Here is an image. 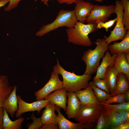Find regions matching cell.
I'll list each match as a JSON object with an SVG mask.
<instances>
[{"label": "cell", "mask_w": 129, "mask_h": 129, "mask_svg": "<svg viewBox=\"0 0 129 129\" xmlns=\"http://www.w3.org/2000/svg\"><path fill=\"white\" fill-rule=\"evenodd\" d=\"M118 72L125 74L129 80V63L127 60L125 53L117 54L112 66Z\"/></svg>", "instance_id": "obj_18"}, {"label": "cell", "mask_w": 129, "mask_h": 129, "mask_svg": "<svg viewBox=\"0 0 129 129\" xmlns=\"http://www.w3.org/2000/svg\"><path fill=\"white\" fill-rule=\"evenodd\" d=\"M115 5L97 4L94 5L91 12L86 18V22L87 24L95 23L99 19L104 22L108 21L111 15L115 13Z\"/></svg>", "instance_id": "obj_8"}, {"label": "cell", "mask_w": 129, "mask_h": 129, "mask_svg": "<svg viewBox=\"0 0 129 129\" xmlns=\"http://www.w3.org/2000/svg\"><path fill=\"white\" fill-rule=\"evenodd\" d=\"M95 43L96 44L93 49L89 48L85 51L81 59L86 64V67L84 74L92 75L95 73L100 64L101 59L108 50V45L104 38H97Z\"/></svg>", "instance_id": "obj_1"}, {"label": "cell", "mask_w": 129, "mask_h": 129, "mask_svg": "<svg viewBox=\"0 0 129 129\" xmlns=\"http://www.w3.org/2000/svg\"><path fill=\"white\" fill-rule=\"evenodd\" d=\"M117 111L121 119L124 123L129 122V111L121 110Z\"/></svg>", "instance_id": "obj_34"}, {"label": "cell", "mask_w": 129, "mask_h": 129, "mask_svg": "<svg viewBox=\"0 0 129 129\" xmlns=\"http://www.w3.org/2000/svg\"><path fill=\"white\" fill-rule=\"evenodd\" d=\"M111 129H129V122L123 123L115 127L110 128Z\"/></svg>", "instance_id": "obj_36"}, {"label": "cell", "mask_w": 129, "mask_h": 129, "mask_svg": "<svg viewBox=\"0 0 129 129\" xmlns=\"http://www.w3.org/2000/svg\"><path fill=\"white\" fill-rule=\"evenodd\" d=\"M98 29L96 23L85 24L78 21L73 28L66 29L68 41L75 45L91 46L92 43L88 35Z\"/></svg>", "instance_id": "obj_2"}, {"label": "cell", "mask_w": 129, "mask_h": 129, "mask_svg": "<svg viewBox=\"0 0 129 129\" xmlns=\"http://www.w3.org/2000/svg\"><path fill=\"white\" fill-rule=\"evenodd\" d=\"M84 89L75 92L81 105L95 106L101 104L97 99L93 90L90 86L89 85Z\"/></svg>", "instance_id": "obj_11"}, {"label": "cell", "mask_w": 129, "mask_h": 129, "mask_svg": "<svg viewBox=\"0 0 129 129\" xmlns=\"http://www.w3.org/2000/svg\"><path fill=\"white\" fill-rule=\"evenodd\" d=\"M40 129H58L59 127L57 124L49 123L43 124Z\"/></svg>", "instance_id": "obj_35"}, {"label": "cell", "mask_w": 129, "mask_h": 129, "mask_svg": "<svg viewBox=\"0 0 129 129\" xmlns=\"http://www.w3.org/2000/svg\"><path fill=\"white\" fill-rule=\"evenodd\" d=\"M125 102H129V90H128L124 93Z\"/></svg>", "instance_id": "obj_40"}, {"label": "cell", "mask_w": 129, "mask_h": 129, "mask_svg": "<svg viewBox=\"0 0 129 129\" xmlns=\"http://www.w3.org/2000/svg\"><path fill=\"white\" fill-rule=\"evenodd\" d=\"M125 58L128 61L129 63V52L125 53Z\"/></svg>", "instance_id": "obj_42"}, {"label": "cell", "mask_w": 129, "mask_h": 129, "mask_svg": "<svg viewBox=\"0 0 129 129\" xmlns=\"http://www.w3.org/2000/svg\"><path fill=\"white\" fill-rule=\"evenodd\" d=\"M107 110L110 126V129L111 127L116 126L124 123L121 119L117 111Z\"/></svg>", "instance_id": "obj_26"}, {"label": "cell", "mask_w": 129, "mask_h": 129, "mask_svg": "<svg viewBox=\"0 0 129 129\" xmlns=\"http://www.w3.org/2000/svg\"><path fill=\"white\" fill-rule=\"evenodd\" d=\"M30 119L32 121L31 123L27 124V127L28 129H40L43 124L42 123L41 118H37L35 117L33 113L31 114Z\"/></svg>", "instance_id": "obj_30"}, {"label": "cell", "mask_w": 129, "mask_h": 129, "mask_svg": "<svg viewBox=\"0 0 129 129\" xmlns=\"http://www.w3.org/2000/svg\"></svg>", "instance_id": "obj_45"}, {"label": "cell", "mask_w": 129, "mask_h": 129, "mask_svg": "<svg viewBox=\"0 0 129 129\" xmlns=\"http://www.w3.org/2000/svg\"><path fill=\"white\" fill-rule=\"evenodd\" d=\"M67 105L66 113L69 118H73L80 108L81 102L75 92H67Z\"/></svg>", "instance_id": "obj_15"}, {"label": "cell", "mask_w": 129, "mask_h": 129, "mask_svg": "<svg viewBox=\"0 0 129 129\" xmlns=\"http://www.w3.org/2000/svg\"><path fill=\"white\" fill-rule=\"evenodd\" d=\"M117 54L111 55L108 50L105 53L101 64L97 68L96 74L93 80L98 78L104 79L105 74L108 68L112 67Z\"/></svg>", "instance_id": "obj_14"}, {"label": "cell", "mask_w": 129, "mask_h": 129, "mask_svg": "<svg viewBox=\"0 0 129 129\" xmlns=\"http://www.w3.org/2000/svg\"><path fill=\"white\" fill-rule=\"evenodd\" d=\"M124 7L123 22L126 30L129 29V1L128 0H121Z\"/></svg>", "instance_id": "obj_27"}, {"label": "cell", "mask_w": 129, "mask_h": 129, "mask_svg": "<svg viewBox=\"0 0 129 129\" xmlns=\"http://www.w3.org/2000/svg\"><path fill=\"white\" fill-rule=\"evenodd\" d=\"M89 84L93 90L97 99L101 103L113 96L111 94L108 93L105 91L95 86L91 81L89 82Z\"/></svg>", "instance_id": "obj_25"}, {"label": "cell", "mask_w": 129, "mask_h": 129, "mask_svg": "<svg viewBox=\"0 0 129 129\" xmlns=\"http://www.w3.org/2000/svg\"><path fill=\"white\" fill-rule=\"evenodd\" d=\"M17 96L18 109L15 114L16 117L17 118H18L23 113L27 112L37 111L38 114L42 109L45 108L49 102L48 100L45 99L28 103L24 101L20 95H17Z\"/></svg>", "instance_id": "obj_9"}, {"label": "cell", "mask_w": 129, "mask_h": 129, "mask_svg": "<svg viewBox=\"0 0 129 129\" xmlns=\"http://www.w3.org/2000/svg\"><path fill=\"white\" fill-rule=\"evenodd\" d=\"M61 108L55 105V110L58 113L57 124L59 129H91L93 127L92 123L84 124L80 122L75 123L67 119L61 112Z\"/></svg>", "instance_id": "obj_10"}, {"label": "cell", "mask_w": 129, "mask_h": 129, "mask_svg": "<svg viewBox=\"0 0 129 129\" xmlns=\"http://www.w3.org/2000/svg\"><path fill=\"white\" fill-rule=\"evenodd\" d=\"M103 106L102 104L95 106L81 105L79 110L74 118L84 124L96 123Z\"/></svg>", "instance_id": "obj_7"}, {"label": "cell", "mask_w": 129, "mask_h": 129, "mask_svg": "<svg viewBox=\"0 0 129 129\" xmlns=\"http://www.w3.org/2000/svg\"><path fill=\"white\" fill-rule=\"evenodd\" d=\"M10 0H0V8L4 6L7 4L9 3Z\"/></svg>", "instance_id": "obj_39"}, {"label": "cell", "mask_w": 129, "mask_h": 129, "mask_svg": "<svg viewBox=\"0 0 129 129\" xmlns=\"http://www.w3.org/2000/svg\"><path fill=\"white\" fill-rule=\"evenodd\" d=\"M45 108L40 117L43 124L49 123L57 124V116L55 113V105L49 102Z\"/></svg>", "instance_id": "obj_19"}, {"label": "cell", "mask_w": 129, "mask_h": 129, "mask_svg": "<svg viewBox=\"0 0 129 129\" xmlns=\"http://www.w3.org/2000/svg\"><path fill=\"white\" fill-rule=\"evenodd\" d=\"M115 4V13L117 16L116 25L108 37L104 36L106 43L108 45L113 42L122 40L126 35L127 32L123 22V6L121 1L119 0H116Z\"/></svg>", "instance_id": "obj_5"}, {"label": "cell", "mask_w": 129, "mask_h": 129, "mask_svg": "<svg viewBox=\"0 0 129 129\" xmlns=\"http://www.w3.org/2000/svg\"><path fill=\"white\" fill-rule=\"evenodd\" d=\"M78 21L74 10L62 9L59 11L55 19L52 22L43 25L35 33L38 37H41L52 31L62 27L68 28H73Z\"/></svg>", "instance_id": "obj_3"}, {"label": "cell", "mask_w": 129, "mask_h": 129, "mask_svg": "<svg viewBox=\"0 0 129 129\" xmlns=\"http://www.w3.org/2000/svg\"><path fill=\"white\" fill-rule=\"evenodd\" d=\"M125 102L124 93H121L113 96L108 99L101 103V104H111L113 103L118 104Z\"/></svg>", "instance_id": "obj_29"}, {"label": "cell", "mask_w": 129, "mask_h": 129, "mask_svg": "<svg viewBox=\"0 0 129 129\" xmlns=\"http://www.w3.org/2000/svg\"><path fill=\"white\" fill-rule=\"evenodd\" d=\"M67 91L64 88H62L50 93L45 98L52 104L63 108L65 111L67 102Z\"/></svg>", "instance_id": "obj_13"}, {"label": "cell", "mask_w": 129, "mask_h": 129, "mask_svg": "<svg viewBox=\"0 0 129 129\" xmlns=\"http://www.w3.org/2000/svg\"><path fill=\"white\" fill-rule=\"evenodd\" d=\"M94 0L96 1H97L99 2H102V1H103V0Z\"/></svg>", "instance_id": "obj_43"}, {"label": "cell", "mask_w": 129, "mask_h": 129, "mask_svg": "<svg viewBox=\"0 0 129 129\" xmlns=\"http://www.w3.org/2000/svg\"><path fill=\"white\" fill-rule=\"evenodd\" d=\"M91 82L95 86L101 89L108 94H110L107 83L104 79L98 78L91 81Z\"/></svg>", "instance_id": "obj_31"}, {"label": "cell", "mask_w": 129, "mask_h": 129, "mask_svg": "<svg viewBox=\"0 0 129 129\" xmlns=\"http://www.w3.org/2000/svg\"><path fill=\"white\" fill-rule=\"evenodd\" d=\"M75 14L78 21L83 23L90 13L93 6L92 3L84 0H77L75 3Z\"/></svg>", "instance_id": "obj_12"}, {"label": "cell", "mask_w": 129, "mask_h": 129, "mask_svg": "<svg viewBox=\"0 0 129 129\" xmlns=\"http://www.w3.org/2000/svg\"><path fill=\"white\" fill-rule=\"evenodd\" d=\"M129 80L126 75L122 73H118L116 87L113 96L124 93L129 89Z\"/></svg>", "instance_id": "obj_22"}, {"label": "cell", "mask_w": 129, "mask_h": 129, "mask_svg": "<svg viewBox=\"0 0 129 129\" xmlns=\"http://www.w3.org/2000/svg\"><path fill=\"white\" fill-rule=\"evenodd\" d=\"M24 120L23 117H20L14 121H12L10 118L8 114L4 108L3 129H22V123Z\"/></svg>", "instance_id": "obj_23"}, {"label": "cell", "mask_w": 129, "mask_h": 129, "mask_svg": "<svg viewBox=\"0 0 129 129\" xmlns=\"http://www.w3.org/2000/svg\"><path fill=\"white\" fill-rule=\"evenodd\" d=\"M117 20V18L116 17L113 19L104 22L97 19L95 23L97 24V29L104 28L106 29L107 32H108V29L113 25Z\"/></svg>", "instance_id": "obj_32"}, {"label": "cell", "mask_w": 129, "mask_h": 129, "mask_svg": "<svg viewBox=\"0 0 129 129\" xmlns=\"http://www.w3.org/2000/svg\"><path fill=\"white\" fill-rule=\"evenodd\" d=\"M34 1L35 2L37 1L38 0H34Z\"/></svg>", "instance_id": "obj_44"}, {"label": "cell", "mask_w": 129, "mask_h": 129, "mask_svg": "<svg viewBox=\"0 0 129 129\" xmlns=\"http://www.w3.org/2000/svg\"><path fill=\"white\" fill-rule=\"evenodd\" d=\"M108 50L111 55L129 52V29L127 31L126 35L121 42H113L112 44L108 45Z\"/></svg>", "instance_id": "obj_17"}, {"label": "cell", "mask_w": 129, "mask_h": 129, "mask_svg": "<svg viewBox=\"0 0 129 129\" xmlns=\"http://www.w3.org/2000/svg\"><path fill=\"white\" fill-rule=\"evenodd\" d=\"M17 89L16 86H14L11 92L5 101L3 106L6 112L12 118L13 117L18 109L16 95Z\"/></svg>", "instance_id": "obj_16"}, {"label": "cell", "mask_w": 129, "mask_h": 129, "mask_svg": "<svg viewBox=\"0 0 129 129\" xmlns=\"http://www.w3.org/2000/svg\"><path fill=\"white\" fill-rule=\"evenodd\" d=\"M4 113V108L0 107V129H3V120Z\"/></svg>", "instance_id": "obj_37"}, {"label": "cell", "mask_w": 129, "mask_h": 129, "mask_svg": "<svg viewBox=\"0 0 129 129\" xmlns=\"http://www.w3.org/2000/svg\"><path fill=\"white\" fill-rule=\"evenodd\" d=\"M77 0H57L60 4L66 3L68 5H70L73 3H75Z\"/></svg>", "instance_id": "obj_38"}, {"label": "cell", "mask_w": 129, "mask_h": 129, "mask_svg": "<svg viewBox=\"0 0 129 129\" xmlns=\"http://www.w3.org/2000/svg\"><path fill=\"white\" fill-rule=\"evenodd\" d=\"M49 0H41V2H43L44 5L47 6H48V2Z\"/></svg>", "instance_id": "obj_41"}, {"label": "cell", "mask_w": 129, "mask_h": 129, "mask_svg": "<svg viewBox=\"0 0 129 129\" xmlns=\"http://www.w3.org/2000/svg\"><path fill=\"white\" fill-rule=\"evenodd\" d=\"M118 72L113 67H108L106 72L104 79L110 92L112 96L116 87Z\"/></svg>", "instance_id": "obj_21"}, {"label": "cell", "mask_w": 129, "mask_h": 129, "mask_svg": "<svg viewBox=\"0 0 129 129\" xmlns=\"http://www.w3.org/2000/svg\"><path fill=\"white\" fill-rule=\"evenodd\" d=\"M22 0H10L9 4L4 9L5 11H9L16 7L20 2Z\"/></svg>", "instance_id": "obj_33"}, {"label": "cell", "mask_w": 129, "mask_h": 129, "mask_svg": "<svg viewBox=\"0 0 129 129\" xmlns=\"http://www.w3.org/2000/svg\"><path fill=\"white\" fill-rule=\"evenodd\" d=\"M13 89L7 77L5 75L0 76V107H3L5 101Z\"/></svg>", "instance_id": "obj_20"}, {"label": "cell", "mask_w": 129, "mask_h": 129, "mask_svg": "<svg viewBox=\"0 0 129 129\" xmlns=\"http://www.w3.org/2000/svg\"><path fill=\"white\" fill-rule=\"evenodd\" d=\"M57 64L53 67L50 77L45 85L35 92L34 95L36 101L43 100L51 92L64 88L62 81L59 77V61L57 59Z\"/></svg>", "instance_id": "obj_6"}, {"label": "cell", "mask_w": 129, "mask_h": 129, "mask_svg": "<svg viewBox=\"0 0 129 129\" xmlns=\"http://www.w3.org/2000/svg\"><path fill=\"white\" fill-rule=\"evenodd\" d=\"M95 128V129H108L110 128L107 110L103 107L102 108Z\"/></svg>", "instance_id": "obj_24"}, {"label": "cell", "mask_w": 129, "mask_h": 129, "mask_svg": "<svg viewBox=\"0 0 129 129\" xmlns=\"http://www.w3.org/2000/svg\"><path fill=\"white\" fill-rule=\"evenodd\" d=\"M59 73L63 78L62 81L64 87L67 92H75L82 89H84L89 85L91 75L83 74L78 75L74 72L68 71L60 64H59Z\"/></svg>", "instance_id": "obj_4"}, {"label": "cell", "mask_w": 129, "mask_h": 129, "mask_svg": "<svg viewBox=\"0 0 129 129\" xmlns=\"http://www.w3.org/2000/svg\"><path fill=\"white\" fill-rule=\"evenodd\" d=\"M103 107L107 110L118 111L121 110L129 111V102H125L117 104H101Z\"/></svg>", "instance_id": "obj_28"}]
</instances>
